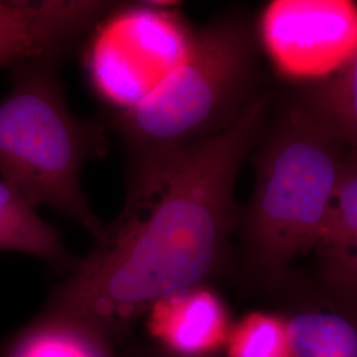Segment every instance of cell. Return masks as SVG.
I'll list each match as a JSON object with an SVG mask.
<instances>
[{
  "label": "cell",
  "instance_id": "obj_1",
  "mask_svg": "<svg viewBox=\"0 0 357 357\" xmlns=\"http://www.w3.org/2000/svg\"><path fill=\"white\" fill-rule=\"evenodd\" d=\"M266 94L229 128L178 153L128 168L121 213L52 290L43 312L122 342L151 307L204 284L224 262L237 225L234 184L259 143Z\"/></svg>",
  "mask_w": 357,
  "mask_h": 357
},
{
  "label": "cell",
  "instance_id": "obj_2",
  "mask_svg": "<svg viewBox=\"0 0 357 357\" xmlns=\"http://www.w3.org/2000/svg\"><path fill=\"white\" fill-rule=\"evenodd\" d=\"M345 155L344 144L302 107L290 110L262 142L243 218L245 253L255 275L278 283L296 255L318 245Z\"/></svg>",
  "mask_w": 357,
  "mask_h": 357
},
{
  "label": "cell",
  "instance_id": "obj_3",
  "mask_svg": "<svg viewBox=\"0 0 357 357\" xmlns=\"http://www.w3.org/2000/svg\"><path fill=\"white\" fill-rule=\"evenodd\" d=\"M255 43L237 17L196 31L191 50L138 105L103 121L126 147L128 168L178 153L229 128L255 97Z\"/></svg>",
  "mask_w": 357,
  "mask_h": 357
},
{
  "label": "cell",
  "instance_id": "obj_4",
  "mask_svg": "<svg viewBox=\"0 0 357 357\" xmlns=\"http://www.w3.org/2000/svg\"><path fill=\"white\" fill-rule=\"evenodd\" d=\"M59 64L29 61L10 70L13 86L0 101V175L33 208L51 206L97 240L105 224L90 209L81 172L109 151L107 128L69 110Z\"/></svg>",
  "mask_w": 357,
  "mask_h": 357
},
{
  "label": "cell",
  "instance_id": "obj_5",
  "mask_svg": "<svg viewBox=\"0 0 357 357\" xmlns=\"http://www.w3.org/2000/svg\"><path fill=\"white\" fill-rule=\"evenodd\" d=\"M175 7L167 1L118 3L93 28L85 68L113 113L143 101L188 54L195 32Z\"/></svg>",
  "mask_w": 357,
  "mask_h": 357
},
{
  "label": "cell",
  "instance_id": "obj_6",
  "mask_svg": "<svg viewBox=\"0 0 357 357\" xmlns=\"http://www.w3.org/2000/svg\"><path fill=\"white\" fill-rule=\"evenodd\" d=\"M261 36L283 73L298 78L336 72L357 44V6L335 0H280L261 19Z\"/></svg>",
  "mask_w": 357,
  "mask_h": 357
},
{
  "label": "cell",
  "instance_id": "obj_7",
  "mask_svg": "<svg viewBox=\"0 0 357 357\" xmlns=\"http://www.w3.org/2000/svg\"><path fill=\"white\" fill-rule=\"evenodd\" d=\"M118 3L103 0H0V68L60 63Z\"/></svg>",
  "mask_w": 357,
  "mask_h": 357
},
{
  "label": "cell",
  "instance_id": "obj_8",
  "mask_svg": "<svg viewBox=\"0 0 357 357\" xmlns=\"http://www.w3.org/2000/svg\"><path fill=\"white\" fill-rule=\"evenodd\" d=\"M222 299L204 284L171 294L147 312V330L174 357H213L231 331Z\"/></svg>",
  "mask_w": 357,
  "mask_h": 357
},
{
  "label": "cell",
  "instance_id": "obj_9",
  "mask_svg": "<svg viewBox=\"0 0 357 357\" xmlns=\"http://www.w3.org/2000/svg\"><path fill=\"white\" fill-rule=\"evenodd\" d=\"M326 282L357 301V150L348 149L324 233L317 245Z\"/></svg>",
  "mask_w": 357,
  "mask_h": 357
},
{
  "label": "cell",
  "instance_id": "obj_10",
  "mask_svg": "<svg viewBox=\"0 0 357 357\" xmlns=\"http://www.w3.org/2000/svg\"><path fill=\"white\" fill-rule=\"evenodd\" d=\"M0 252L33 255L61 274L76 268L57 230L38 216L36 208L0 178Z\"/></svg>",
  "mask_w": 357,
  "mask_h": 357
},
{
  "label": "cell",
  "instance_id": "obj_11",
  "mask_svg": "<svg viewBox=\"0 0 357 357\" xmlns=\"http://www.w3.org/2000/svg\"><path fill=\"white\" fill-rule=\"evenodd\" d=\"M0 357H115L114 344L98 332L41 311L1 349Z\"/></svg>",
  "mask_w": 357,
  "mask_h": 357
},
{
  "label": "cell",
  "instance_id": "obj_12",
  "mask_svg": "<svg viewBox=\"0 0 357 357\" xmlns=\"http://www.w3.org/2000/svg\"><path fill=\"white\" fill-rule=\"evenodd\" d=\"M302 109L348 149L357 150V44L337 73L307 96Z\"/></svg>",
  "mask_w": 357,
  "mask_h": 357
},
{
  "label": "cell",
  "instance_id": "obj_13",
  "mask_svg": "<svg viewBox=\"0 0 357 357\" xmlns=\"http://www.w3.org/2000/svg\"><path fill=\"white\" fill-rule=\"evenodd\" d=\"M294 357H357V328L330 311H305L286 319Z\"/></svg>",
  "mask_w": 357,
  "mask_h": 357
},
{
  "label": "cell",
  "instance_id": "obj_14",
  "mask_svg": "<svg viewBox=\"0 0 357 357\" xmlns=\"http://www.w3.org/2000/svg\"><path fill=\"white\" fill-rule=\"evenodd\" d=\"M225 348L228 357H294L286 319L268 312H252L233 326Z\"/></svg>",
  "mask_w": 357,
  "mask_h": 357
}]
</instances>
